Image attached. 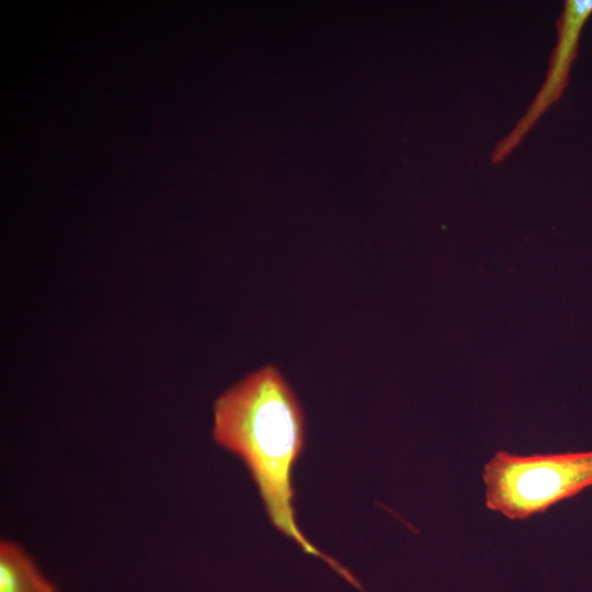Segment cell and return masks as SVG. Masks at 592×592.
Masks as SVG:
<instances>
[{"mask_svg":"<svg viewBox=\"0 0 592 592\" xmlns=\"http://www.w3.org/2000/svg\"><path fill=\"white\" fill-rule=\"evenodd\" d=\"M213 437L244 463L273 526L362 590L345 567L305 536L296 520L293 471L305 445V418L276 367L252 372L216 399Z\"/></svg>","mask_w":592,"mask_h":592,"instance_id":"6da1fadb","label":"cell"},{"mask_svg":"<svg viewBox=\"0 0 592 592\" xmlns=\"http://www.w3.org/2000/svg\"><path fill=\"white\" fill-rule=\"evenodd\" d=\"M485 504L525 520L592 487V451L519 455L497 452L483 466Z\"/></svg>","mask_w":592,"mask_h":592,"instance_id":"7a4b0ae2","label":"cell"},{"mask_svg":"<svg viewBox=\"0 0 592 592\" xmlns=\"http://www.w3.org/2000/svg\"><path fill=\"white\" fill-rule=\"evenodd\" d=\"M592 14V0L565 1L558 20V41L553 50L544 84L514 128L492 152V161L501 162L520 144L540 116L562 95L571 65L576 58L582 27Z\"/></svg>","mask_w":592,"mask_h":592,"instance_id":"3957f363","label":"cell"},{"mask_svg":"<svg viewBox=\"0 0 592 592\" xmlns=\"http://www.w3.org/2000/svg\"><path fill=\"white\" fill-rule=\"evenodd\" d=\"M0 592H56L33 560L15 543H0Z\"/></svg>","mask_w":592,"mask_h":592,"instance_id":"277c9868","label":"cell"}]
</instances>
